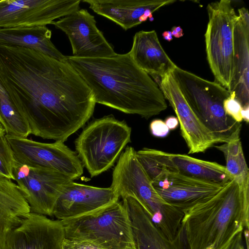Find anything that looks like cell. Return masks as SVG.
<instances>
[{
	"mask_svg": "<svg viewBox=\"0 0 249 249\" xmlns=\"http://www.w3.org/2000/svg\"><path fill=\"white\" fill-rule=\"evenodd\" d=\"M0 63L31 134L64 142L92 116L94 95L68 60L0 45Z\"/></svg>",
	"mask_w": 249,
	"mask_h": 249,
	"instance_id": "6da1fadb",
	"label": "cell"
},
{
	"mask_svg": "<svg viewBox=\"0 0 249 249\" xmlns=\"http://www.w3.org/2000/svg\"><path fill=\"white\" fill-rule=\"evenodd\" d=\"M66 57L91 90L96 103L146 119L167 108L158 85L128 53L98 58Z\"/></svg>",
	"mask_w": 249,
	"mask_h": 249,
	"instance_id": "7a4b0ae2",
	"label": "cell"
},
{
	"mask_svg": "<svg viewBox=\"0 0 249 249\" xmlns=\"http://www.w3.org/2000/svg\"><path fill=\"white\" fill-rule=\"evenodd\" d=\"M190 249H221L237 233L249 230V182L225 183L211 198L182 211Z\"/></svg>",
	"mask_w": 249,
	"mask_h": 249,
	"instance_id": "3957f363",
	"label": "cell"
},
{
	"mask_svg": "<svg viewBox=\"0 0 249 249\" xmlns=\"http://www.w3.org/2000/svg\"><path fill=\"white\" fill-rule=\"evenodd\" d=\"M171 74L196 116L218 143L240 138L241 123L228 115L224 109L223 102L231 94L227 89L177 66Z\"/></svg>",
	"mask_w": 249,
	"mask_h": 249,
	"instance_id": "277c9868",
	"label": "cell"
},
{
	"mask_svg": "<svg viewBox=\"0 0 249 249\" xmlns=\"http://www.w3.org/2000/svg\"><path fill=\"white\" fill-rule=\"evenodd\" d=\"M61 221L66 238L88 241L103 249H136L131 221L123 202Z\"/></svg>",
	"mask_w": 249,
	"mask_h": 249,
	"instance_id": "5b68a950",
	"label": "cell"
},
{
	"mask_svg": "<svg viewBox=\"0 0 249 249\" xmlns=\"http://www.w3.org/2000/svg\"><path fill=\"white\" fill-rule=\"evenodd\" d=\"M131 128L111 115L94 120L75 141L76 152L91 177L110 168L131 142Z\"/></svg>",
	"mask_w": 249,
	"mask_h": 249,
	"instance_id": "8992f818",
	"label": "cell"
},
{
	"mask_svg": "<svg viewBox=\"0 0 249 249\" xmlns=\"http://www.w3.org/2000/svg\"><path fill=\"white\" fill-rule=\"evenodd\" d=\"M207 10V59L215 82L230 91L234 71L233 32L238 15L229 0L209 3Z\"/></svg>",
	"mask_w": 249,
	"mask_h": 249,
	"instance_id": "52a82bcc",
	"label": "cell"
},
{
	"mask_svg": "<svg viewBox=\"0 0 249 249\" xmlns=\"http://www.w3.org/2000/svg\"><path fill=\"white\" fill-rule=\"evenodd\" d=\"M6 137L19 163L53 170L73 180L83 173L84 166L76 152L64 142L44 143L27 138Z\"/></svg>",
	"mask_w": 249,
	"mask_h": 249,
	"instance_id": "ba28073f",
	"label": "cell"
},
{
	"mask_svg": "<svg viewBox=\"0 0 249 249\" xmlns=\"http://www.w3.org/2000/svg\"><path fill=\"white\" fill-rule=\"evenodd\" d=\"M14 179L32 213L53 216L55 202L64 187L74 181L48 169L28 166L16 161Z\"/></svg>",
	"mask_w": 249,
	"mask_h": 249,
	"instance_id": "9c48e42d",
	"label": "cell"
},
{
	"mask_svg": "<svg viewBox=\"0 0 249 249\" xmlns=\"http://www.w3.org/2000/svg\"><path fill=\"white\" fill-rule=\"evenodd\" d=\"M81 0H0V28L46 25L80 9Z\"/></svg>",
	"mask_w": 249,
	"mask_h": 249,
	"instance_id": "30bf717a",
	"label": "cell"
},
{
	"mask_svg": "<svg viewBox=\"0 0 249 249\" xmlns=\"http://www.w3.org/2000/svg\"><path fill=\"white\" fill-rule=\"evenodd\" d=\"M52 24L68 37L73 57L98 58L116 54L113 46L98 28L94 17L86 9H79L54 21Z\"/></svg>",
	"mask_w": 249,
	"mask_h": 249,
	"instance_id": "8fae6325",
	"label": "cell"
},
{
	"mask_svg": "<svg viewBox=\"0 0 249 249\" xmlns=\"http://www.w3.org/2000/svg\"><path fill=\"white\" fill-rule=\"evenodd\" d=\"M158 86L177 115L189 154L204 152L218 143L187 103L171 72L161 78Z\"/></svg>",
	"mask_w": 249,
	"mask_h": 249,
	"instance_id": "7c38bea8",
	"label": "cell"
},
{
	"mask_svg": "<svg viewBox=\"0 0 249 249\" xmlns=\"http://www.w3.org/2000/svg\"><path fill=\"white\" fill-rule=\"evenodd\" d=\"M64 238L61 220L30 212L9 233L4 249H62Z\"/></svg>",
	"mask_w": 249,
	"mask_h": 249,
	"instance_id": "4fadbf2b",
	"label": "cell"
},
{
	"mask_svg": "<svg viewBox=\"0 0 249 249\" xmlns=\"http://www.w3.org/2000/svg\"><path fill=\"white\" fill-rule=\"evenodd\" d=\"M119 199L110 187H94L72 181L63 189L55 202L53 216L60 220L79 217L99 211Z\"/></svg>",
	"mask_w": 249,
	"mask_h": 249,
	"instance_id": "5bb4252c",
	"label": "cell"
},
{
	"mask_svg": "<svg viewBox=\"0 0 249 249\" xmlns=\"http://www.w3.org/2000/svg\"><path fill=\"white\" fill-rule=\"evenodd\" d=\"M152 182L166 202L181 211L211 198L224 185L171 172Z\"/></svg>",
	"mask_w": 249,
	"mask_h": 249,
	"instance_id": "9a60e30c",
	"label": "cell"
},
{
	"mask_svg": "<svg viewBox=\"0 0 249 249\" xmlns=\"http://www.w3.org/2000/svg\"><path fill=\"white\" fill-rule=\"evenodd\" d=\"M93 12L113 21L126 31L149 18L160 8L175 0H83Z\"/></svg>",
	"mask_w": 249,
	"mask_h": 249,
	"instance_id": "2e32d148",
	"label": "cell"
},
{
	"mask_svg": "<svg viewBox=\"0 0 249 249\" xmlns=\"http://www.w3.org/2000/svg\"><path fill=\"white\" fill-rule=\"evenodd\" d=\"M131 223L136 249H190L182 226L173 241L153 224L142 206L133 197L123 199Z\"/></svg>",
	"mask_w": 249,
	"mask_h": 249,
	"instance_id": "e0dca14e",
	"label": "cell"
},
{
	"mask_svg": "<svg viewBox=\"0 0 249 249\" xmlns=\"http://www.w3.org/2000/svg\"><path fill=\"white\" fill-rule=\"evenodd\" d=\"M128 53L135 64L157 84L177 66L162 48L155 30L137 32Z\"/></svg>",
	"mask_w": 249,
	"mask_h": 249,
	"instance_id": "ac0fdd59",
	"label": "cell"
},
{
	"mask_svg": "<svg viewBox=\"0 0 249 249\" xmlns=\"http://www.w3.org/2000/svg\"><path fill=\"white\" fill-rule=\"evenodd\" d=\"M238 11L233 32L234 71L230 92H234L243 107L249 106V14L244 7Z\"/></svg>",
	"mask_w": 249,
	"mask_h": 249,
	"instance_id": "d6986e66",
	"label": "cell"
},
{
	"mask_svg": "<svg viewBox=\"0 0 249 249\" xmlns=\"http://www.w3.org/2000/svg\"><path fill=\"white\" fill-rule=\"evenodd\" d=\"M52 31L46 25L0 28V45L17 46L40 52L61 61H67L54 45Z\"/></svg>",
	"mask_w": 249,
	"mask_h": 249,
	"instance_id": "ffe728a7",
	"label": "cell"
},
{
	"mask_svg": "<svg viewBox=\"0 0 249 249\" xmlns=\"http://www.w3.org/2000/svg\"><path fill=\"white\" fill-rule=\"evenodd\" d=\"M30 212L17 184L0 178V249H4L9 233Z\"/></svg>",
	"mask_w": 249,
	"mask_h": 249,
	"instance_id": "44dd1931",
	"label": "cell"
},
{
	"mask_svg": "<svg viewBox=\"0 0 249 249\" xmlns=\"http://www.w3.org/2000/svg\"><path fill=\"white\" fill-rule=\"evenodd\" d=\"M167 169L186 176L225 184L231 180L225 166L180 154L167 153Z\"/></svg>",
	"mask_w": 249,
	"mask_h": 249,
	"instance_id": "7402d4cb",
	"label": "cell"
},
{
	"mask_svg": "<svg viewBox=\"0 0 249 249\" xmlns=\"http://www.w3.org/2000/svg\"><path fill=\"white\" fill-rule=\"evenodd\" d=\"M0 123L6 136L27 138L31 134L8 86L0 63Z\"/></svg>",
	"mask_w": 249,
	"mask_h": 249,
	"instance_id": "603a6c76",
	"label": "cell"
},
{
	"mask_svg": "<svg viewBox=\"0 0 249 249\" xmlns=\"http://www.w3.org/2000/svg\"><path fill=\"white\" fill-rule=\"evenodd\" d=\"M213 147L223 153L226 171L231 180L241 185L249 182V169L240 138Z\"/></svg>",
	"mask_w": 249,
	"mask_h": 249,
	"instance_id": "cb8c5ba5",
	"label": "cell"
},
{
	"mask_svg": "<svg viewBox=\"0 0 249 249\" xmlns=\"http://www.w3.org/2000/svg\"><path fill=\"white\" fill-rule=\"evenodd\" d=\"M136 155L152 182L158 180L168 172L165 163V152L144 148L136 151Z\"/></svg>",
	"mask_w": 249,
	"mask_h": 249,
	"instance_id": "d4e9b609",
	"label": "cell"
},
{
	"mask_svg": "<svg viewBox=\"0 0 249 249\" xmlns=\"http://www.w3.org/2000/svg\"><path fill=\"white\" fill-rule=\"evenodd\" d=\"M16 160L6 134L0 136V178L14 180Z\"/></svg>",
	"mask_w": 249,
	"mask_h": 249,
	"instance_id": "484cf974",
	"label": "cell"
},
{
	"mask_svg": "<svg viewBox=\"0 0 249 249\" xmlns=\"http://www.w3.org/2000/svg\"><path fill=\"white\" fill-rule=\"evenodd\" d=\"M223 107L226 114L237 123L243 121L242 111L243 107L235 98V93H231L230 96L223 102Z\"/></svg>",
	"mask_w": 249,
	"mask_h": 249,
	"instance_id": "4316f807",
	"label": "cell"
},
{
	"mask_svg": "<svg viewBox=\"0 0 249 249\" xmlns=\"http://www.w3.org/2000/svg\"><path fill=\"white\" fill-rule=\"evenodd\" d=\"M62 247V249H103L88 241L66 238L63 240Z\"/></svg>",
	"mask_w": 249,
	"mask_h": 249,
	"instance_id": "83f0119b",
	"label": "cell"
},
{
	"mask_svg": "<svg viewBox=\"0 0 249 249\" xmlns=\"http://www.w3.org/2000/svg\"><path fill=\"white\" fill-rule=\"evenodd\" d=\"M150 129L152 134L157 137L166 136L170 130L165 122L160 119L152 121L150 124Z\"/></svg>",
	"mask_w": 249,
	"mask_h": 249,
	"instance_id": "f1b7e54d",
	"label": "cell"
},
{
	"mask_svg": "<svg viewBox=\"0 0 249 249\" xmlns=\"http://www.w3.org/2000/svg\"><path fill=\"white\" fill-rule=\"evenodd\" d=\"M243 231H241L235 234L230 241L221 249H240L241 247L243 246Z\"/></svg>",
	"mask_w": 249,
	"mask_h": 249,
	"instance_id": "f546056e",
	"label": "cell"
},
{
	"mask_svg": "<svg viewBox=\"0 0 249 249\" xmlns=\"http://www.w3.org/2000/svg\"><path fill=\"white\" fill-rule=\"evenodd\" d=\"M165 123L169 130H174L179 124L178 119L174 116H170L167 118L165 121Z\"/></svg>",
	"mask_w": 249,
	"mask_h": 249,
	"instance_id": "4dcf8cb0",
	"label": "cell"
},
{
	"mask_svg": "<svg viewBox=\"0 0 249 249\" xmlns=\"http://www.w3.org/2000/svg\"><path fill=\"white\" fill-rule=\"evenodd\" d=\"M171 32L172 36L176 38H179L183 36V30L180 26H173Z\"/></svg>",
	"mask_w": 249,
	"mask_h": 249,
	"instance_id": "1f68e13d",
	"label": "cell"
},
{
	"mask_svg": "<svg viewBox=\"0 0 249 249\" xmlns=\"http://www.w3.org/2000/svg\"><path fill=\"white\" fill-rule=\"evenodd\" d=\"M249 106L243 107L242 111V116L243 120H244L247 123H248L249 120Z\"/></svg>",
	"mask_w": 249,
	"mask_h": 249,
	"instance_id": "d6a6232c",
	"label": "cell"
},
{
	"mask_svg": "<svg viewBox=\"0 0 249 249\" xmlns=\"http://www.w3.org/2000/svg\"><path fill=\"white\" fill-rule=\"evenodd\" d=\"M162 35L163 38L168 41H171L173 39V36L172 35L171 32L170 31H164L162 33Z\"/></svg>",
	"mask_w": 249,
	"mask_h": 249,
	"instance_id": "836d02e7",
	"label": "cell"
},
{
	"mask_svg": "<svg viewBox=\"0 0 249 249\" xmlns=\"http://www.w3.org/2000/svg\"><path fill=\"white\" fill-rule=\"evenodd\" d=\"M3 134H6L5 132V130H4L2 125L0 123V136L3 135Z\"/></svg>",
	"mask_w": 249,
	"mask_h": 249,
	"instance_id": "e575fe53",
	"label": "cell"
},
{
	"mask_svg": "<svg viewBox=\"0 0 249 249\" xmlns=\"http://www.w3.org/2000/svg\"><path fill=\"white\" fill-rule=\"evenodd\" d=\"M249 247H246V248H245L244 246H242L240 249H249Z\"/></svg>",
	"mask_w": 249,
	"mask_h": 249,
	"instance_id": "d590c367",
	"label": "cell"
}]
</instances>
